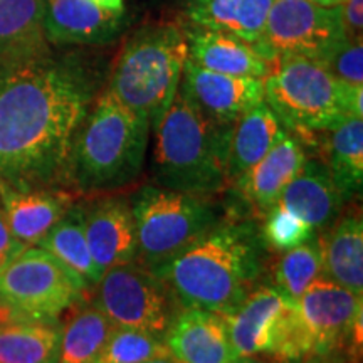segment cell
Segmentation results:
<instances>
[{"label": "cell", "instance_id": "obj_1", "mask_svg": "<svg viewBox=\"0 0 363 363\" xmlns=\"http://www.w3.org/2000/svg\"><path fill=\"white\" fill-rule=\"evenodd\" d=\"M93 84L78 65L49 56L0 69V179H48L71 160Z\"/></svg>", "mask_w": 363, "mask_h": 363}, {"label": "cell", "instance_id": "obj_2", "mask_svg": "<svg viewBox=\"0 0 363 363\" xmlns=\"http://www.w3.org/2000/svg\"><path fill=\"white\" fill-rule=\"evenodd\" d=\"M261 235L247 222H217L202 238L152 269L182 308L230 315L261 274Z\"/></svg>", "mask_w": 363, "mask_h": 363}, {"label": "cell", "instance_id": "obj_3", "mask_svg": "<svg viewBox=\"0 0 363 363\" xmlns=\"http://www.w3.org/2000/svg\"><path fill=\"white\" fill-rule=\"evenodd\" d=\"M153 131L155 185L206 197L225 187L233 125L208 118L179 89Z\"/></svg>", "mask_w": 363, "mask_h": 363}, {"label": "cell", "instance_id": "obj_4", "mask_svg": "<svg viewBox=\"0 0 363 363\" xmlns=\"http://www.w3.org/2000/svg\"><path fill=\"white\" fill-rule=\"evenodd\" d=\"M150 120L104 91L86 115L72 147L79 187L106 192L126 187L143 170Z\"/></svg>", "mask_w": 363, "mask_h": 363}, {"label": "cell", "instance_id": "obj_5", "mask_svg": "<svg viewBox=\"0 0 363 363\" xmlns=\"http://www.w3.org/2000/svg\"><path fill=\"white\" fill-rule=\"evenodd\" d=\"M264 101L288 131L311 136L362 118L363 86L343 83L310 57L283 54L264 78Z\"/></svg>", "mask_w": 363, "mask_h": 363}, {"label": "cell", "instance_id": "obj_6", "mask_svg": "<svg viewBox=\"0 0 363 363\" xmlns=\"http://www.w3.org/2000/svg\"><path fill=\"white\" fill-rule=\"evenodd\" d=\"M187 59L185 29L175 22L143 27L123 45L106 91L147 116L155 130L179 91Z\"/></svg>", "mask_w": 363, "mask_h": 363}, {"label": "cell", "instance_id": "obj_7", "mask_svg": "<svg viewBox=\"0 0 363 363\" xmlns=\"http://www.w3.org/2000/svg\"><path fill=\"white\" fill-rule=\"evenodd\" d=\"M128 201L136 227V259L148 269L174 259L220 222L206 195L145 185Z\"/></svg>", "mask_w": 363, "mask_h": 363}, {"label": "cell", "instance_id": "obj_8", "mask_svg": "<svg viewBox=\"0 0 363 363\" xmlns=\"http://www.w3.org/2000/svg\"><path fill=\"white\" fill-rule=\"evenodd\" d=\"M86 286L52 254L24 249L0 272V305L16 320L54 321L81 299Z\"/></svg>", "mask_w": 363, "mask_h": 363}, {"label": "cell", "instance_id": "obj_9", "mask_svg": "<svg viewBox=\"0 0 363 363\" xmlns=\"http://www.w3.org/2000/svg\"><path fill=\"white\" fill-rule=\"evenodd\" d=\"M96 286L94 305L115 328L138 330L163 338L182 310L165 281L135 261L104 271Z\"/></svg>", "mask_w": 363, "mask_h": 363}, {"label": "cell", "instance_id": "obj_10", "mask_svg": "<svg viewBox=\"0 0 363 363\" xmlns=\"http://www.w3.org/2000/svg\"><path fill=\"white\" fill-rule=\"evenodd\" d=\"M362 296L320 276L294 301L291 363L333 353L362 333Z\"/></svg>", "mask_w": 363, "mask_h": 363}, {"label": "cell", "instance_id": "obj_11", "mask_svg": "<svg viewBox=\"0 0 363 363\" xmlns=\"http://www.w3.org/2000/svg\"><path fill=\"white\" fill-rule=\"evenodd\" d=\"M347 39L340 7H323L311 0H272L264 35L256 51L274 65L283 54H299L321 61Z\"/></svg>", "mask_w": 363, "mask_h": 363}, {"label": "cell", "instance_id": "obj_12", "mask_svg": "<svg viewBox=\"0 0 363 363\" xmlns=\"http://www.w3.org/2000/svg\"><path fill=\"white\" fill-rule=\"evenodd\" d=\"M224 318L239 358L266 355L291 363L294 301L274 286L252 289L238 310Z\"/></svg>", "mask_w": 363, "mask_h": 363}, {"label": "cell", "instance_id": "obj_13", "mask_svg": "<svg viewBox=\"0 0 363 363\" xmlns=\"http://www.w3.org/2000/svg\"><path fill=\"white\" fill-rule=\"evenodd\" d=\"M179 89L208 118L234 125L257 103L264 101V79L229 76L185 59Z\"/></svg>", "mask_w": 363, "mask_h": 363}, {"label": "cell", "instance_id": "obj_14", "mask_svg": "<svg viewBox=\"0 0 363 363\" xmlns=\"http://www.w3.org/2000/svg\"><path fill=\"white\" fill-rule=\"evenodd\" d=\"M126 12L93 0H45L44 30L54 45H104L123 33Z\"/></svg>", "mask_w": 363, "mask_h": 363}, {"label": "cell", "instance_id": "obj_15", "mask_svg": "<svg viewBox=\"0 0 363 363\" xmlns=\"http://www.w3.org/2000/svg\"><path fill=\"white\" fill-rule=\"evenodd\" d=\"M177 363H235L225 318L201 308H184L163 337Z\"/></svg>", "mask_w": 363, "mask_h": 363}, {"label": "cell", "instance_id": "obj_16", "mask_svg": "<svg viewBox=\"0 0 363 363\" xmlns=\"http://www.w3.org/2000/svg\"><path fill=\"white\" fill-rule=\"evenodd\" d=\"M84 234L99 272L136 259V227L128 199L108 197L83 212Z\"/></svg>", "mask_w": 363, "mask_h": 363}, {"label": "cell", "instance_id": "obj_17", "mask_svg": "<svg viewBox=\"0 0 363 363\" xmlns=\"http://www.w3.org/2000/svg\"><path fill=\"white\" fill-rule=\"evenodd\" d=\"M44 7L45 0H0V69L51 56Z\"/></svg>", "mask_w": 363, "mask_h": 363}, {"label": "cell", "instance_id": "obj_18", "mask_svg": "<svg viewBox=\"0 0 363 363\" xmlns=\"http://www.w3.org/2000/svg\"><path fill=\"white\" fill-rule=\"evenodd\" d=\"M306 160L301 142L288 133L262 160L239 175L233 184L244 202L257 214L264 216Z\"/></svg>", "mask_w": 363, "mask_h": 363}, {"label": "cell", "instance_id": "obj_19", "mask_svg": "<svg viewBox=\"0 0 363 363\" xmlns=\"http://www.w3.org/2000/svg\"><path fill=\"white\" fill-rule=\"evenodd\" d=\"M343 202L328 169L320 160H306L276 201L278 206L306 222L315 233L333 224Z\"/></svg>", "mask_w": 363, "mask_h": 363}, {"label": "cell", "instance_id": "obj_20", "mask_svg": "<svg viewBox=\"0 0 363 363\" xmlns=\"http://www.w3.org/2000/svg\"><path fill=\"white\" fill-rule=\"evenodd\" d=\"M185 38L187 57L206 69L257 79H264L272 69L271 62H267L254 45L235 35L189 26Z\"/></svg>", "mask_w": 363, "mask_h": 363}, {"label": "cell", "instance_id": "obj_21", "mask_svg": "<svg viewBox=\"0 0 363 363\" xmlns=\"http://www.w3.org/2000/svg\"><path fill=\"white\" fill-rule=\"evenodd\" d=\"M0 212L24 246H38L67 212L62 195L22 189L0 182Z\"/></svg>", "mask_w": 363, "mask_h": 363}, {"label": "cell", "instance_id": "obj_22", "mask_svg": "<svg viewBox=\"0 0 363 363\" xmlns=\"http://www.w3.org/2000/svg\"><path fill=\"white\" fill-rule=\"evenodd\" d=\"M289 131L266 101L257 103L233 125L227 163V182L262 160Z\"/></svg>", "mask_w": 363, "mask_h": 363}, {"label": "cell", "instance_id": "obj_23", "mask_svg": "<svg viewBox=\"0 0 363 363\" xmlns=\"http://www.w3.org/2000/svg\"><path fill=\"white\" fill-rule=\"evenodd\" d=\"M272 0H190L189 24L225 33L256 48L264 35Z\"/></svg>", "mask_w": 363, "mask_h": 363}, {"label": "cell", "instance_id": "obj_24", "mask_svg": "<svg viewBox=\"0 0 363 363\" xmlns=\"http://www.w3.org/2000/svg\"><path fill=\"white\" fill-rule=\"evenodd\" d=\"M323 276L357 296H363V220L345 216L333 227L325 242Z\"/></svg>", "mask_w": 363, "mask_h": 363}, {"label": "cell", "instance_id": "obj_25", "mask_svg": "<svg viewBox=\"0 0 363 363\" xmlns=\"http://www.w3.org/2000/svg\"><path fill=\"white\" fill-rule=\"evenodd\" d=\"M326 169L343 201L360 195L363 185V120L348 118L337 128L325 131Z\"/></svg>", "mask_w": 363, "mask_h": 363}, {"label": "cell", "instance_id": "obj_26", "mask_svg": "<svg viewBox=\"0 0 363 363\" xmlns=\"http://www.w3.org/2000/svg\"><path fill=\"white\" fill-rule=\"evenodd\" d=\"M61 330L52 321L0 325V363H57Z\"/></svg>", "mask_w": 363, "mask_h": 363}, {"label": "cell", "instance_id": "obj_27", "mask_svg": "<svg viewBox=\"0 0 363 363\" xmlns=\"http://www.w3.org/2000/svg\"><path fill=\"white\" fill-rule=\"evenodd\" d=\"M38 246L52 254L59 262L79 276L86 284H96L101 279L103 274L91 256L81 211L66 212Z\"/></svg>", "mask_w": 363, "mask_h": 363}, {"label": "cell", "instance_id": "obj_28", "mask_svg": "<svg viewBox=\"0 0 363 363\" xmlns=\"http://www.w3.org/2000/svg\"><path fill=\"white\" fill-rule=\"evenodd\" d=\"M115 326L96 305L86 306L61 330L57 363H94Z\"/></svg>", "mask_w": 363, "mask_h": 363}, {"label": "cell", "instance_id": "obj_29", "mask_svg": "<svg viewBox=\"0 0 363 363\" xmlns=\"http://www.w3.org/2000/svg\"><path fill=\"white\" fill-rule=\"evenodd\" d=\"M320 276H323V251L321 240L315 235L305 244L283 251L274 267V288L296 301Z\"/></svg>", "mask_w": 363, "mask_h": 363}, {"label": "cell", "instance_id": "obj_30", "mask_svg": "<svg viewBox=\"0 0 363 363\" xmlns=\"http://www.w3.org/2000/svg\"><path fill=\"white\" fill-rule=\"evenodd\" d=\"M169 355L163 338L138 330L115 328L94 363H143Z\"/></svg>", "mask_w": 363, "mask_h": 363}, {"label": "cell", "instance_id": "obj_31", "mask_svg": "<svg viewBox=\"0 0 363 363\" xmlns=\"http://www.w3.org/2000/svg\"><path fill=\"white\" fill-rule=\"evenodd\" d=\"M315 230L284 207L274 203L264 214L261 238L274 251H288L315 238Z\"/></svg>", "mask_w": 363, "mask_h": 363}, {"label": "cell", "instance_id": "obj_32", "mask_svg": "<svg viewBox=\"0 0 363 363\" xmlns=\"http://www.w3.org/2000/svg\"><path fill=\"white\" fill-rule=\"evenodd\" d=\"M321 66L330 74L347 84L363 86V43L362 39H345L321 59Z\"/></svg>", "mask_w": 363, "mask_h": 363}, {"label": "cell", "instance_id": "obj_33", "mask_svg": "<svg viewBox=\"0 0 363 363\" xmlns=\"http://www.w3.org/2000/svg\"><path fill=\"white\" fill-rule=\"evenodd\" d=\"M363 0H343L340 4V17L347 39H362L363 30Z\"/></svg>", "mask_w": 363, "mask_h": 363}, {"label": "cell", "instance_id": "obj_34", "mask_svg": "<svg viewBox=\"0 0 363 363\" xmlns=\"http://www.w3.org/2000/svg\"><path fill=\"white\" fill-rule=\"evenodd\" d=\"M24 249L27 247L12 234L2 212H0V272L6 269Z\"/></svg>", "mask_w": 363, "mask_h": 363}, {"label": "cell", "instance_id": "obj_35", "mask_svg": "<svg viewBox=\"0 0 363 363\" xmlns=\"http://www.w3.org/2000/svg\"><path fill=\"white\" fill-rule=\"evenodd\" d=\"M303 363H345V362L340 360V358H337V357H333L331 353H328V355L310 357V358H306V360H303Z\"/></svg>", "mask_w": 363, "mask_h": 363}, {"label": "cell", "instance_id": "obj_36", "mask_svg": "<svg viewBox=\"0 0 363 363\" xmlns=\"http://www.w3.org/2000/svg\"><path fill=\"white\" fill-rule=\"evenodd\" d=\"M98 6L104 9H111V11H123V0H93Z\"/></svg>", "mask_w": 363, "mask_h": 363}, {"label": "cell", "instance_id": "obj_37", "mask_svg": "<svg viewBox=\"0 0 363 363\" xmlns=\"http://www.w3.org/2000/svg\"><path fill=\"white\" fill-rule=\"evenodd\" d=\"M311 2L318 4V6H323V7H337L343 0H311Z\"/></svg>", "mask_w": 363, "mask_h": 363}, {"label": "cell", "instance_id": "obj_38", "mask_svg": "<svg viewBox=\"0 0 363 363\" xmlns=\"http://www.w3.org/2000/svg\"><path fill=\"white\" fill-rule=\"evenodd\" d=\"M143 363H177L174 358H172L170 355L169 357H158V358H152V360H147Z\"/></svg>", "mask_w": 363, "mask_h": 363}, {"label": "cell", "instance_id": "obj_39", "mask_svg": "<svg viewBox=\"0 0 363 363\" xmlns=\"http://www.w3.org/2000/svg\"><path fill=\"white\" fill-rule=\"evenodd\" d=\"M235 363H267L264 360H259L257 357H247V358H239Z\"/></svg>", "mask_w": 363, "mask_h": 363}]
</instances>
